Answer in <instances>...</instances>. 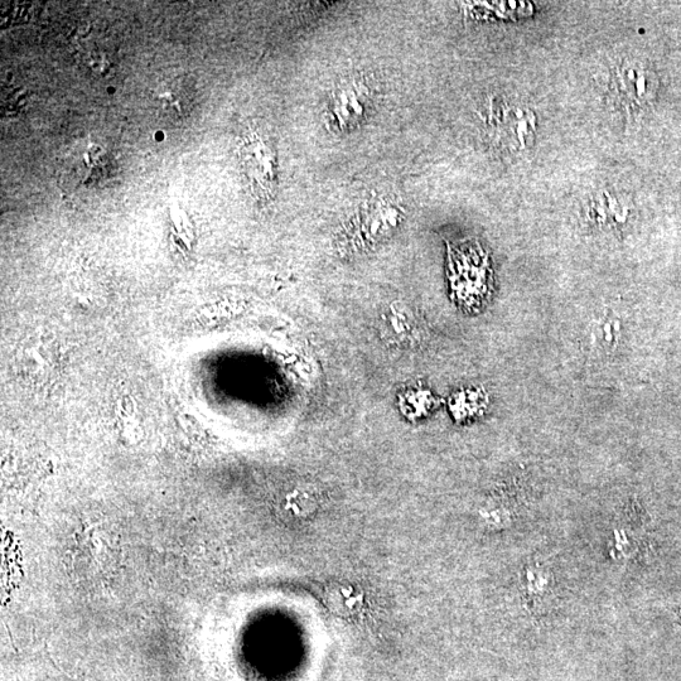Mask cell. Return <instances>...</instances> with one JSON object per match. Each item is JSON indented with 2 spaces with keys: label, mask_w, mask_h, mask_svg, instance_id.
I'll return each mask as SVG.
<instances>
[{
  "label": "cell",
  "mask_w": 681,
  "mask_h": 681,
  "mask_svg": "<svg viewBox=\"0 0 681 681\" xmlns=\"http://www.w3.org/2000/svg\"><path fill=\"white\" fill-rule=\"evenodd\" d=\"M240 159L255 198L262 201L273 198L278 186V159L270 139L258 130H248L241 142Z\"/></svg>",
  "instance_id": "cell-1"
},
{
  "label": "cell",
  "mask_w": 681,
  "mask_h": 681,
  "mask_svg": "<svg viewBox=\"0 0 681 681\" xmlns=\"http://www.w3.org/2000/svg\"><path fill=\"white\" fill-rule=\"evenodd\" d=\"M404 207L391 196H374L357 211L352 234L361 244L376 243L393 233L404 220Z\"/></svg>",
  "instance_id": "cell-3"
},
{
  "label": "cell",
  "mask_w": 681,
  "mask_h": 681,
  "mask_svg": "<svg viewBox=\"0 0 681 681\" xmlns=\"http://www.w3.org/2000/svg\"><path fill=\"white\" fill-rule=\"evenodd\" d=\"M593 220L600 224H618L626 220L627 211L615 197L602 193L593 201L591 209Z\"/></svg>",
  "instance_id": "cell-7"
},
{
  "label": "cell",
  "mask_w": 681,
  "mask_h": 681,
  "mask_svg": "<svg viewBox=\"0 0 681 681\" xmlns=\"http://www.w3.org/2000/svg\"><path fill=\"white\" fill-rule=\"evenodd\" d=\"M195 81L187 75L169 76L158 82L152 93L157 113L171 123H182L190 117L196 101Z\"/></svg>",
  "instance_id": "cell-6"
},
{
  "label": "cell",
  "mask_w": 681,
  "mask_h": 681,
  "mask_svg": "<svg viewBox=\"0 0 681 681\" xmlns=\"http://www.w3.org/2000/svg\"><path fill=\"white\" fill-rule=\"evenodd\" d=\"M487 123L497 142L511 151L528 147L535 137L534 114L521 105H492Z\"/></svg>",
  "instance_id": "cell-4"
},
{
  "label": "cell",
  "mask_w": 681,
  "mask_h": 681,
  "mask_svg": "<svg viewBox=\"0 0 681 681\" xmlns=\"http://www.w3.org/2000/svg\"><path fill=\"white\" fill-rule=\"evenodd\" d=\"M612 94L618 106L626 110L644 108L654 100L658 80L654 72L636 61L623 62L612 76Z\"/></svg>",
  "instance_id": "cell-5"
},
{
  "label": "cell",
  "mask_w": 681,
  "mask_h": 681,
  "mask_svg": "<svg viewBox=\"0 0 681 681\" xmlns=\"http://www.w3.org/2000/svg\"><path fill=\"white\" fill-rule=\"evenodd\" d=\"M373 103L369 82L360 76L346 77L338 82L328 99V124L338 133L352 132L369 118Z\"/></svg>",
  "instance_id": "cell-2"
}]
</instances>
